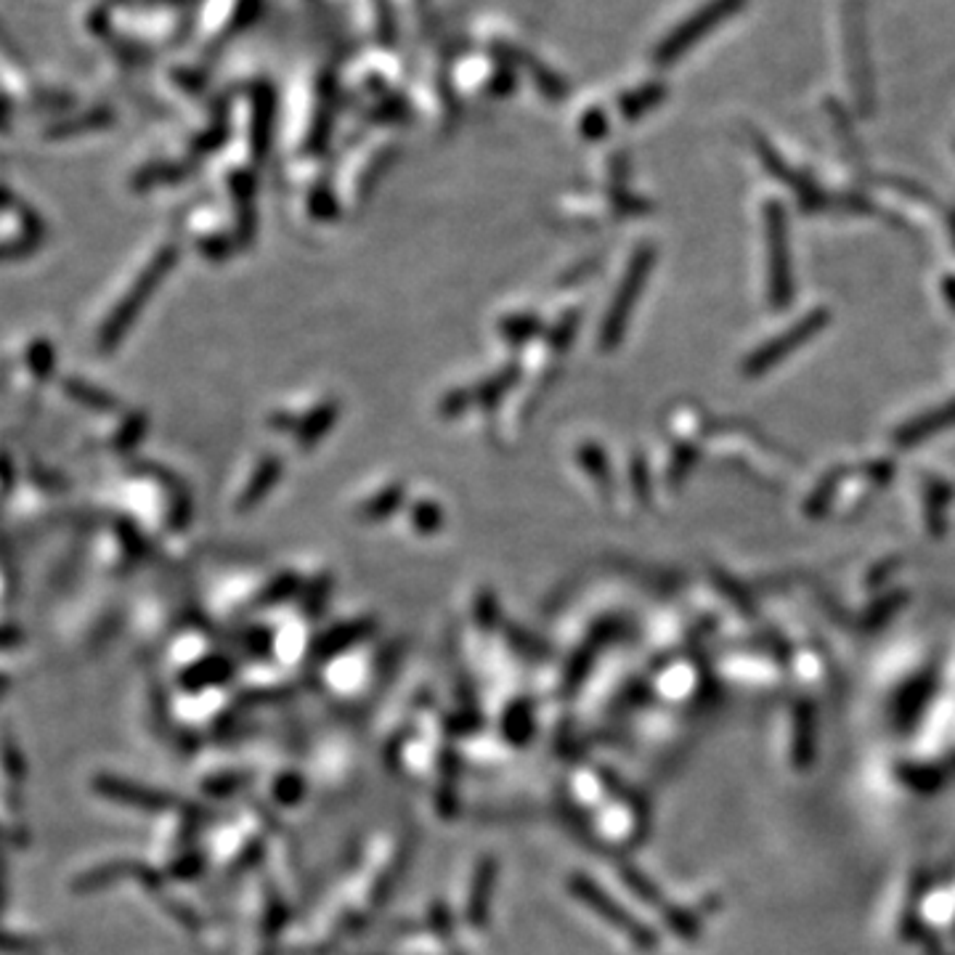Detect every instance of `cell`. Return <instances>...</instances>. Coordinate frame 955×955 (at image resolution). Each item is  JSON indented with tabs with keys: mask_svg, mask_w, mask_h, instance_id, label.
Returning <instances> with one entry per match:
<instances>
[{
	"mask_svg": "<svg viewBox=\"0 0 955 955\" xmlns=\"http://www.w3.org/2000/svg\"><path fill=\"white\" fill-rule=\"evenodd\" d=\"M568 886H571V895H577L581 903L587 905V908L595 910V914L603 918L605 923H611L614 929L627 932V936H632L637 945H642V947L651 945L648 929L642 927V923L632 921V918L627 916V910H624L618 903H614V897L605 895V890H600L595 881H590L587 875H573V879L568 881Z\"/></svg>",
	"mask_w": 955,
	"mask_h": 955,
	"instance_id": "8992f818",
	"label": "cell"
},
{
	"mask_svg": "<svg viewBox=\"0 0 955 955\" xmlns=\"http://www.w3.org/2000/svg\"><path fill=\"white\" fill-rule=\"evenodd\" d=\"M767 234H770V298H773L775 309H783L791 300V258H788V223L786 216L777 205H770L767 210Z\"/></svg>",
	"mask_w": 955,
	"mask_h": 955,
	"instance_id": "5b68a950",
	"label": "cell"
},
{
	"mask_svg": "<svg viewBox=\"0 0 955 955\" xmlns=\"http://www.w3.org/2000/svg\"><path fill=\"white\" fill-rule=\"evenodd\" d=\"M842 35L847 53V75L853 80V94L862 114L873 112V61L868 43L866 0H844L842 5Z\"/></svg>",
	"mask_w": 955,
	"mask_h": 955,
	"instance_id": "6da1fadb",
	"label": "cell"
},
{
	"mask_svg": "<svg viewBox=\"0 0 955 955\" xmlns=\"http://www.w3.org/2000/svg\"><path fill=\"white\" fill-rule=\"evenodd\" d=\"M653 261H656V255H653V247H640L634 253L632 263H629L627 274H624L621 285H618L614 303H611L608 314H605L603 322V333H600V346L605 348V351H611V348H616L618 342H621L624 329H627L629 316H632L634 303L640 300L642 287H645L648 274H651Z\"/></svg>",
	"mask_w": 955,
	"mask_h": 955,
	"instance_id": "3957f363",
	"label": "cell"
},
{
	"mask_svg": "<svg viewBox=\"0 0 955 955\" xmlns=\"http://www.w3.org/2000/svg\"><path fill=\"white\" fill-rule=\"evenodd\" d=\"M295 587H298V581H295V577H285L279 581H274L271 587H268L266 592H263V597H261V605H274V603H281V600H287L292 595V592H295Z\"/></svg>",
	"mask_w": 955,
	"mask_h": 955,
	"instance_id": "9a60e30c",
	"label": "cell"
},
{
	"mask_svg": "<svg viewBox=\"0 0 955 955\" xmlns=\"http://www.w3.org/2000/svg\"><path fill=\"white\" fill-rule=\"evenodd\" d=\"M581 464L587 468V473H590L595 481L603 483V486H608V464H605L603 451L597 449V446H584V449L579 451Z\"/></svg>",
	"mask_w": 955,
	"mask_h": 955,
	"instance_id": "4fadbf2b",
	"label": "cell"
},
{
	"mask_svg": "<svg viewBox=\"0 0 955 955\" xmlns=\"http://www.w3.org/2000/svg\"><path fill=\"white\" fill-rule=\"evenodd\" d=\"M825 322H829L825 311H812L810 316H805L799 324H794L788 333L777 335L773 342H767V346H762L759 351L751 353L749 361H746L744 372L749 377H757V375H764V372H770L773 366L781 364L783 359L791 356L796 348L805 346V342L810 340L812 335H818L820 329L825 327Z\"/></svg>",
	"mask_w": 955,
	"mask_h": 955,
	"instance_id": "277c9868",
	"label": "cell"
},
{
	"mask_svg": "<svg viewBox=\"0 0 955 955\" xmlns=\"http://www.w3.org/2000/svg\"><path fill=\"white\" fill-rule=\"evenodd\" d=\"M749 0H706L701 9L693 11L682 24H677L664 40L658 43L653 61L658 67L675 64L677 59H682L690 48L698 46L706 35H712L716 27H722L725 22H730L733 16L740 14L746 9Z\"/></svg>",
	"mask_w": 955,
	"mask_h": 955,
	"instance_id": "7a4b0ae2",
	"label": "cell"
},
{
	"mask_svg": "<svg viewBox=\"0 0 955 955\" xmlns=\"http://www.w3.org/2000/svg\"><path fill=\"white\" fill-rule=\"evenodd\" d=\"M335 420H338V407H335V403H327V407H318L316 412H311L309 418H305L295 427V438L303 446L316 444V440L322 438L324 433H327L329 427L335 425Z\"/></svg>",
	"mask_w": 955,
	"mask_h": 955,
	"instance_id": "30bf717a",
	"label": "cell"
},
{
	"mask_svg": "<svg viewBox=\"0 0 955 955\" xmlns=\"http://www.w3.org/2000/svg\"><path fill=\"white\" fill-rule=\"evenodd\" d=\"M366 632H370V624L366 621L342 624V627H335L333 632H327L316 642V653L318 656H335V653L342 651V648L359 642Z\"/></svg>",
	"mask_w": 955,
	"mask_h": 955,
	"instance_id": "9c48e42d",
	"label": "cell"
},
{
	"mask_svg": "<svg viewBox=\"0 0 955 955\" xmlns=\"http://www.w3.org/2000/svg\"><path fill=\"white\" fill-rule=\"evenodd\" d=\"M281 475V462L279 459H266V462L261 464V470L255 473L253 481L247 483V492L242 494V499H239V510H247V507H253L255 501H261L268 494V488L274 486V483L279 481Z\"/></svg>",
	"mask_w": 955,
	"mask_h": 955,
	"instance_id": "8fae6325",
	"label": "cell"
},
{
	"mask_svg": "<svg viewBox=\"0 0 955 955\" xmlns=\"http://www.w3.org/2000/svg\"><path fill=\"white\" fill-rule=\"evenodd\" d=\"M664 96H666V88H664V85H661V83H651V85H648V88L634 90V94H629L627 99H624L621 109H624V114H627L629 120L642 118V114H645L651 107H656V104H658L661 99H664Z\"/></svg>",
	"mask_w": 955,
	"mask_h": 955,
	"instance_id": "7c38bea8",
	"label": "cell"
},
{
	"mask_svg": "<svg viewBox=\"0 0 955 955\" xmlns=\"http://www.w3.org/2000/svg\"><path fill=\"white\" fill-rule=\"evenodd\" d=\"M398 501H401V492H398V488H394V492L377 494V497L364 507V520L388 518L390 512H394L398 507Z\"/></svg>",
	"mask_w": 955,
	"mask_h": 955,
	"instance_id": "5bb4252c",
	"label": "cell"
},
{
	"mask_svg": "<svg viewBox=\"0 0 955 955\" xmlns=\"http://www.w3.org/2000/svg\"><path fill=\"white\" fill-rule=\"evenodd\" d=\"M440 512L438 507L433 505H418V510H414V525L422 531V534H433V531L440 525Z\"/></svg>",
	"mask_w": 955,
	"mask_h": 955,
	"instance_id": "2e32d148",
	"label": "cell"
},
{
	"mask_svg": "<svg viewBox=\"0 0 955 955\" xmlns=\"http://www.w3.org/2000/svg\"><path fill=\"white\" fill-rule=\"evenodd\" d=\"M955 425V401L947 403V407L932 409V412H923L921 418L905 422L903 427L895 433V444L899 449H910V446L921 444V440L936 436V433L947 431V427Z\"/></svg>",
	"mask_w": 955,
	"mask_h": 955,
	"instance_id": "ba28073f",
	"label": "cell"
},
{
	"mask_svg": "<svg viewBox=\"0 0 955 955\" xmlns=\"http://www.w3.org/2000/svg\"><path fill=\"white\" fill-rule=\"evenodd\" d=\"M494 886H497V862L488 857L481 866L475 868L473 881H470V895H468V921L475 929H483L488 921V910H492V897Z\"/></svg>",
	"mask_w": 955,
	"mask_h": 955,
	"instance_id": "52a82bcc",
	"label": "cell"
},
{
	"mask_svg": "<svg viewBox=\"0 0 955 955\" xmlns=\"http://www.w3.org/2000/svg\"><path fill=\"white\" fill-rule=\"evenodd\" d=\"M539 329L536 316H520L512 318V322L501 324V333L507 335V338H525V335H534Z\"/></svg>",
	"mask_w": 955,
	"mask_h": 955,
	"instance_id": "e0dca14e",
	"label": "cell"
}]
</instances>
